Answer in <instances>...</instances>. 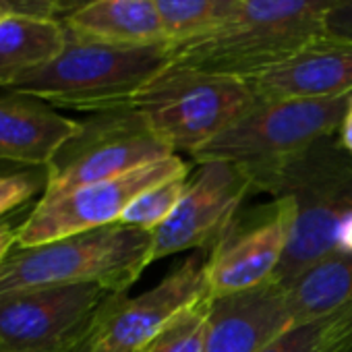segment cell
I'll use <instances>...</instances> for the list:
<instances>
[{
  "instance_id": "obj_16",
  "label": "cell",
  "mask_w": 352,
  "mask_h": 352,
  "mask_svg": "<svg viewBox=\"0 0 352 352\" xmlns=\"http://www.w3.org/2000/svg\"><path fill=\"white\" fill-rule=\"evenodd\" d=\"M60 23L75 38L112 46L168 44L155 0H98Z\"/></svg>"
},
{
  "instance_id": "obj_17",
  "label": "cell",
  "mask_w": 352,
  "mask_h": 352,
  "mask_svg": "<svg viewBox=\"0 0 352 352\" xmlns=\"http://www.w3.org/2000/svg\"><path fill=\"white\" fill-rule=\"evenodd\" d=\"M67 44L60 21L7 13L0 21V89L54 60Z\"/></svg>"
},
{
  "instance_id": "obj_29",
  "label": "cell",
  "mask_w": 352,
  "mask_h": 352,
  "mask_svg": "<svg viewBox=\"0 0 352 352\" xmlns=\"http://www.w3.org/2000/svg\"><path fill=\"white\" fill-rule=\"evenodd\" d=\"M108 309H110V307H108ZM106 313H108V311H106ZM104 317H106V315H104ZM102 321H104V319H102ZM100 325H102V323H100ZM100 325H98V327H96V329H94V331H91L87 338H85V340H81L77 346H73L69 352H94V346H96V338H98Z\"/></svg>"
},
{
  "instance_id": "obj_13",
  "label": "cell",
  "mask_w": 352,
  "mask_h": 352,
  "mask_svg": "<svg viewBox=\"0 0 352 352\" xmlns=\"http://www.w3.org/2000/svg\"><path fill=\"white\" fill-rule=\"evenodd\" d=\"M243 81L263 102L352 96V40L325 34L284 63Z\"/></svg>"
},
{
  "instance_id": "obj_24",
  "label": "cell",
  "mask_w": 352,
  "mask_h": 352,
  "mask_svg": "<svg viewBox=\"0 0 352 352\" xmlns=\"http://www.w3.org/2000/svg\"><path fill=\"white\" fill-rule=\"evenodd\" d=\"M325 34L352 40V0H338L325 17Z\"/></svg>"
},
{
  "instance_id": "obj_9",
  "label": "cell",
  "mask_w": 352,
  "mask_h": 352,
  "mask_svg": "<svg viewBox=\"0 0 352 352\" xmlns=\"http://www.w3.org/2000/svg\"><path fill=\"white\" fill-rule=\"evenodd\" d=\"M179 176H189V168L174 153L114 179L83 185L60 197L40 199L30 216L19 224L17 249L116 224L143 191Z\"/></svg>"
},
{
  "instance_id": "obj_25",
  "label": "cell",
  "mask_w": 352,
  "mask_h": 352,
  "mask_svg": "<svg viewBox=\"0 0 352 352\" xmlns=\"http://www.w3.org/2000/svg\"><path fill=\"white\" fill-rule=\"evenodd\" d=\"M0 5H3L9 13L54 19L52 0H0Z\"/></svg>"
},
{
  "instance_id": "obj_1",
  "label": "cell",
  "mask_w": 352,
  "mask_h": 352,
  "mask_svg": "<svg viewBox=\"0 0 352 352\" xmlns=\"http://www.w3.org/2000/svg\"><path fill=\"white\" fill-rule=\"evenodd\" d=\"M338 0H241L220 28L170 44V65L249 79L284 63L325 36V17Z\"/></svg>"
},
{
  "instance_id": "obj_27",
  "label": "cell",
  "mask_w": 352,
  "mask_h": 352,
  "mask_svg": "<svg viewBox=\"0 0 352 352\" xmlns=\"http://www.w3.org/2000/svg\"><path fill=\"white\" fill-rule=\"evenodd\" d=\"M17 232L19 226H11L9 222L0 224V265L17 249Z\"/></svg>"
},
{
  "instance_id": "obj_11",
  "label": "cell",
  "mask_w": 352,
  "mask_h": 352,
  "mask_svg": "<svg viewBox=\"0 0 352 352\" xmlns=\"http://www.w3.org/2000/svg\"><path fill=\"white\" fill-rule=\"evenodd\" d=\"M296 220L290 197H278L253 214L234 218L208 253L210 298L257 288L274 280Z\"/></svg>"
},
{
  "instance_id": "obj_18",
  "label": "cell",
  "mask_w": 352,
  "mask_h": 352,
  "mask_svg": "<svg viewBox=\"0 0 352 352\" xmlns=\"http://www.w3.org/2000/svg\"><path fill=\"white\" fill-rule=\"evenodd\" d=\"M294 323L329 315L352 302V255L331 251L284 286Z\"/></svg>"
},
{
  "instance_id": "obj_15",
  "label": "cell",
  "mask_w": 352,
  "mask_h": 352,
  "mask_svg": "<svg viewBox=\"0 0 352 352\" xmlns=\"http://www.w3.org/2000/svg\"><path fill=\"white\" fill-rule=\"evenodd\" d=\"M79 124L34 96L7 91L0 98V162L46 168Z\"/></svg>"
},
{
  "instance_id": "obj_21",
  "label": "cell",
  "mask_w": 352,
  "mask_h": 352,
  "mask_svg": "<svg viewBox=\"0 0 352 352\" xmlns=\"http://www.w3.org/2000/svg\"><path fill=\"white\" fill-rule=\"evenodd\" d=\"M189 185V176H179L166 183H160L147 191H143L122 214L120 224L141 228V230H155L162 226L179 208L185 191Z\"/></svg>"
},
{
  "instance_id": "obj_26",
  "label": "cell",
  "mask_w": 352,
  "mask_h": 352,
  "mask_svg": "<svg viewBox=\"0 0 352 352\" xmlns=\"http://www.w3.org/2000/svg\"><path fill=\"white\" fill-rule=\"evenodd\" d=\"M98 0H52V11H54V19L56 21H65L77 13H81L83 9L91 7Z\"/></svg>"
},
{
  "instance_id": "obj_22",
  "label": "cell",
  "mask_w": 352,
  "mask_h": 352,
  "mask_svg": "<svg viewBox=\"0 0 352 352\" xmlns=\"http://www.w3.org/2000/svg\"><path fill=\"white\" fill-rule=\"evenodd\" d=\"M210 302L212 298H206L187 313H183L151 342H147L139 352H204Z\"/></svg>"
},
{
  "instance_id": "obj_4",
  "label": "cell",
  "mask_w": 352,
  "mask_h": 352,
  "mask_svg": "<svg viewBox=\"0 0 352 352\" xmlns=\"http://www.w3.org/2000/svg\"><path fill=\"white\" fill-rule=\"evenodd\" d=\"M153 232L126 224L15 249L0 265V298L50 286L96 284L124 294L153 263Z\"/></svg>"
},
{
  "instance_id": "obj_5",
  "label": "cell",
  "mask_w": 352,
  "mask_h": 352,
  "mask_svg": "<svg viewBox=\"0 0 352 352\" xmlns=\"http://www.w3.org/2000/svg\"><path fill=\"white\" fill-rule=\"evenodd\" d=\"M257 102L243 79L170 65L137 94L131 108L172 153L193 155Z\"/></svg>"
},
{
  "instance_id": "obj_3",
  "label": "cell",
  "mask_w": 352,
  "mask_h": 352,
  "mask_svg": "<svg viewBox=\"0 0 352 352\" xmlns=\"http://www.w3.org/2000/svg\"><path fill=\"white\" fill-rule=\"evenodd\" d=\"M48 65L19 77L5 91L34 96L52 108L108 112L129 108L137 94L170 67V44L112 46L71 36Z\"/></svg>"
},
{
  "instance_id": "obj_28",
  "label": "cell",
  "mask_w": 352,
  "mask_h": 352,
  "mask_svg": "<svg viewBox=\"0 0 352 352\" xmlns=\"http://www.w3.org/2000/svg\"><path fill=\"white\" fill-rule=\"evenodd\" d=\"M338 141L352 155V102H350V106H348V110H346V114L342 118V124L338 129Z\"/></svg>"
},
{
  "instance_id": "obj_30",
  "label": "cell",
  "mask_w": 352,
  "mask_h": 352,
  "mask_svg": "<svg viewBox=\"0 0 352 352\" xmlns=\"http://www.w3.org/2000/svg\"><path fill=\"white\" fill-rule=\"evenodd\" d=\"M7 13H9V11H7V9H5L3 5H0V21H3V19H5V15H7Z\"/></svg>"
},
{
  "instance_id": "obj_14",
  "label": "cell",
  "mask_w": 352,
  "mask_h": 352,
  "mask_svg": "<svg viewBox=\"0 0 352 352\" xmlns=\"http://www.w3.org/2000/svg\"><path fill=\"white\" fill-rule=\"evenodd\" d=\"M286 290L276 280L212 298L204 352H263L292 325Z\"/></svg>"
},
{
  "instance_id": "obj_7",
  "label": "cell",
  "mask_w": 352,
  "mask_h": 352,
  "mask_svg": "<svg viewBox=\"0 0 352 352\" xmlns=\"http://www.w3.org/2000/svg\"><path fill=\"white\" fill-rule=\"evenodd\" d=\"M168 155L174 153L153 135L135 108L98 112L79 124V131L46 166L42 199L114 179Z\"/></svg>"
},
{
  "instance_id": "obj_10",
  "label": "cell",
  "mask_w": 352,
  "mask_h": 352,
  "mask_svg": "<svg viewBox=\"0 0 352 352\" xmlns=\"http://www.w3.org/2000/svg\"><path fill=\"white\" fill-rule=\"evenodd\" d=\"M251 193L253 181L245 168L230 162L199 164L179 208L153 230V261L185 251L210 253Z\"/></svg>"
},
{
  "instance_id": "obj_31",
  "label": "cell",
  "mask_w": 352,
  "mask_h": 352,
  "mask_svg": "<svg viewBox=\"0 0 352 352\" xmlns=\"http://www.w3.org/2000/svg\"><path fill=\"white\" fill-rule=\"evenodd\" d=\"M0 352H9V350H3V348H0Z\"/></svg>"
},
{
  "instance_id": "obj_2",
  "label": "cell",
  "mask_w": 352,
  "mask_h": 352,
  "mask_svg": "<svg viewBox=\"0 0 352 352\" xmlns=\"http://www.w3.org/2000/svg\"><path fill=\"white\" fill-rule=\"evenodd\" d=\"M249 176L253 193H267L274 199L290 197L296 206L294 228L274 276L280 286H286L333 251L336 228L352 212V155L331 135L300 155Z\"/></svg>"
},
{
  "instance_id": "obj_19",
  "label": "cell",
  "mask_w": 352,
  "mask_h": 352,
  "mask_svg": "<svg viewBox=\"0 0 352 352\" xmlns=\"http://www.w3.org/2000/svg\"><path fill=\"white\" fill-rule=\"evenodd\" d=\"M263 352H352V302L329 315L292 323Z\"/></svg>"
},
{
  "instance_id": "obj_8",
  "label": "cell",
  "mask_w": 352,
  "mask_h": 352,
  "mask_svg": "<svg viewBox=\"0 0 352 352\" xmlns=\"http://www.w3.org/2000/svg\"><path fill=\"white\" fill-rule=\"evenodd\" d=\"M116 296V292L96 284L34 288L3 296L0 348L9 352H69L102 323Z\"/></svg>"
},
{
  "instance_id": "obj_6",
  "label": "cell",
  "mask_w": 352,
  "mask_h": 352,
  "mask_svg": "<svg viewBox=\"0 0 352 352\" xmlns=\"http://www.w3.org/2000/svg\"><path fill=\"white\" fill-rule=\"evenodd\" d=\"M350 102L352 96L327 100H259L191 157L197 164L230 162L249 174L272 170L338 133Z\"/></svg>"
},
{
  "instance_id": "obj_12",
  "label": "cell",
  "mask_w": 352,
  "mask_h": 352,
  "mask_svg": "<svg viewBox=\"0 0 352 352\" xmlns=\"http://www.w3.org/2000/svg\"><path fill=\"white\" fill-rule=\"evenodd\" d=\"M206 298H210L208 253L197 251L151 290L135 298L118 294L100 325L94 352H139Z\"/></svg>"
},
{
  "instance_id": "obj_23",
  "label": "cell",
  "mask_w": 352,
  "mask_h": 352,
  "mask_svg": "<svg viewBox=\"0 0 352 352\" xmlns=\"http://www.w3.org/2000/svg\"><path fill=\"white\" fill-rule=\"evenodd\" d=\"M46 189V168L0 174V218L25 206Z\"/></svg>"
},
{
  "instance_id": "obj_20",
  "label": "cell",
  "mask_w": 352,
  "mask_h": 352,
  "mask_svg": "<svg viewBox=\"0 0 352 352\" xmlns=\"http://www.w3.org/2000/svg\"><path fill=\"white\" fill-rule=\"evenodd\" d=\"M241 0H155L160 23L168 44L204 36L226 23Z\"/></svg>"
}]
</instances>
